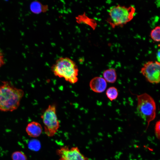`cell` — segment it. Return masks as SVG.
Here are the masks:
<instances>
[{
  "mask_svg": "<svg viewBox=\"0 0 160 160\" xmlns=\"http://www.w3.org/2000/svg\"><path fill=\"white\" fill-rule=\"evenodd\" d=\"M24 95L23 91L8 81L0 85V111L12 112L19 107Z\"/></svg>",
  "mask_w": 160,
  "mask_h": 160,
  "instance_id": "cell-1",
  "label": "cell"
},
{
  "mask_svg": "<svg viewBox=\"0 0 160 160\" xmlns=\"http://www.w3.org/2000/svg\"><path fill=\"white\" fill-rule=\"evenodd\" d=\"M51 70L55 76L63 78L71 84H75L78 81V67L75 62L68 57L58 58L52 66Z\"/></svg>",
  "mask_w": 160,
  "mask_h": 160,
  "instance_id": "cell-2",
  "label": "cell"
},
{
  "mask_svg": "<svg viewBox=\"0 0 160 160\" xmlns=\"http://www.w3.org/2000/svg\"><path fill=\"white\" fill-rule=\"evenodd\" d=\"M135 11L132 5L126 7L118 4L113 6L108 10L109 17L106 21L113 28L122 27L133 19Z\"/></svg>",
  "mask_w": 160,
  "mask_h": 160,
  "instance_id": "cell-3",
  "label": "cell"
},
{
  "mask_svg": "<svg viewBox=\"0 0 160 160\" xmlns=\"http://www.w3.org/2000/svg\"><path fill=\"white\" fill-rule=\"evenodd\" d=\"M137 112L139 116L148 123L153 121L156 116V106L153 98L147 93L137 95Z\"/></svg>",
  "mask_w": 160,
  "mask_h": 160,
  "instance_id": "cell-4",
  "label": "cell"
},
{
  "mask_svg": "<svg viewBox=\"0 0 160 160\" xmlns=\"http://www.w3.org/2000/svg\"><path fill=\"white\" fill-rule=\"evenodd\" d=\"M44 125V132L49 137L54 136L60 127V122L55 105H50L41 116Z\"/></svg>",
  "mask_w": 160,
  "mask_h": 160,
  "instance_id": "cell-5",
  "label": "cell"
},
{
  "mask_svg": "<svg viewBox=\"0 0 160 160\" xmlns=\"http://www.w3.org/2000/svg\"><path fill=\"white\" fill-rule=\"evenodd\" d=\"M140 72L149 82L157 84L160 81V63L157 61H148L143 65Z\"/></svg>",
  "mask_w": 160,
  "mask_h": 160,
  "instance_id": "cell-6",
  "label": "cell"
},
{
  "mask_svg": "<svg viewBox=\"0 0 160 160\" xmlns=\"http://www.w3.org/2000/svg\"><path fill=\"white\" fill-rule=\"evenodd\" d=\"M56 152L59 157V160H89L77 147L70 148L67 146L61 147Z\"/></svg>",
  "mask_w": 160,
  "mask_h": 160,
  "instance_id": "cell-7",
  "label": "cell"
},
{
  "mask_svg": "<svg viewBox=\"0 0 160 160\" xmlns=\"http://www.w3.org/2000/svg\"><path fill=\"white\" fill-rule=\"evenodd\" d=\"M107 86V82L101 77H95L92 78L89 82V87L93 92L101 93L105 90Z\"/></svg>",
  "mask_w": 160,
  "mask_h": 160,
  "instance_id": "cell-8",
  "label": "cell"
},
{
  "mask_svg": "<svg viewBox=\"0 0 160 160\" xmlns=\"http://www.w3.org/2000/svg\"><path fill=\"white\" fill-rule=\"evenodd\" d=\"M26 131L30 136L36 137L42 133V128L39 123L33 121L28 124L26 128Z\"/></svg>",
  "mask_w": 160,
  "mask_h": 160,
  "instance_id": "cell-9",
  "label": "cell"
},
{
  "mask_svg": "<svg viewBox=\"0 0 160 160\" xmlns=\"http://www.w3.org/2000/svg\"><path fill=\"white\" fill-rule=\"evenodd\" d=\"M103 76L104 79L106 82L113 83L117 79V74L115 70L113 68H109L105 71Z\"/></svg>",
  "mask_w": 160,
  "mask_h": 160,
  "instance_id": "cell-10",
  "label": "cell"
},
{
  "mask_svg": "<svg viewBox=\"0 0 160 160\" xmlns=\"http://www.w3.org/2000/svg\"><path fill=\"white\" fill-rule=\"evenodd\" d=\"M106 94L107 97L112 101L117 98L118 92L117 89L115 87H109L107 90Z\"/></svg>",
  "mask_w": 160,
  "mask_h": 160,
  "instance_id": "cell-11",
  "label": "cell"
},
{
  "mask_svg": "<svg viewBox=\"0 0 160 160\" xmlns=\"http://www.w3.org/2000/svg\"><path fill=\"white\" fill-rule=\"evenodd\" d=\"M160 27L156 26L151 31L150 36L151 38L154 41L159 42L160 40Z\"/></svg>",
  "mask_w": 160,
  "mask_h": 160,
  "instance_id": "cell-12",
  "label": "cell"
},
{
  "mask_svg": "<svg viewBox=\"0 0 160 160\" xmlns=\"http://www.w3.org/2000/svg\"><path fill=\"white\" fill-rule=\"evenodd\" d=\"M29 149L34 151L39 150L41 147V145L39 141L37 140L33 139L31 140L28 144Z\"/></svg>",
  "mask_w": 160,
  "mask_h": 160,
  "instance_id": "cell-13",
  "label": "cell"
},
{
  "mask_svg": "<svg viewBox=\"0 0 160 160\" xmlns=\"http://www.w3.org/2000/svg\"><path fill=\"white\" fill-rule=\"evenodd\" d=\"M11 157L12 160H27L26 156L23 152L20 151L13 152Z\"/></svg>",
  "mask_w": 160,
  "mask_h": 160,
  "instance_id": "cell-14",
  "label": "cell"
},
{
  "mask_svg": "<svg viewBox=\"0 0 160 160\" xmlns=\"http://www.w3.org/2000/svg\"><path fill=\"white\" fill-rule=\"evenodd\" d=\"M41 5L38 2H34L32 3L31 5V9L34 12L37 13L41 10Z\"/></svg>",
  "mask_w": 160,
  "mask_h": 160,
  "instance_id": "cell-15",
  "label": "cell"
},
{
  "mask_svg": "<svg viewBox=\"0 0 160 160\" xmlns=\"http://www.w3.org/2000/svg\"><path fill=\"white\" fill-rule=\"evenodd\" d=\"M160 121H157L155 124V134L156 137L159 139L160 137Z\"/></svg>",
  "mask_w": 160,
  "mask_h": 160,
  "instance_id": "cell-16",
  "label": "cell"
},
{
  "mask_svg": "<svg viewBox=\"0 0 160 160\" xmlns=\"http://www.w3.org/2000/svg\"><path fill=\"white\" fill-rule=\"evenodd\" d=\"M4 57L2 52L0 50V68L4 64Z\"/></svg>",
  "mask_w": 160,
  "mask_h": 160,
  "instance_id": "cell-17",
  "label": "cell"
},
{
  "mask_svg": "<svg viewBox=\"0 0 160 160\" xmlns=\"http://www.w3.org/2000/svg\"><path fill=\"white\" fill-rule=\"evenodd\" d=\"M156 58L157 60V61L159 62L160 59V51L159 49H158L157 51V52L156 53Z\"/></svg>",
  "mask_w": 160,
  "mask_h": 160,
  "instance_id": "cell-18",
  "label": "cell"
}]
</instances>
